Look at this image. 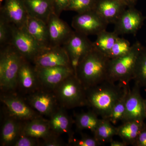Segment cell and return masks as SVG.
I'll use <instances>...</instances> for the list:
<instances>
[{
	"label": "cell",
	"instance_id": "2e32d148",
	"mask_svg": "<svg viewBox=\"0 0 146 146\" xmlns=\"http://www.w3.org/2000/svg\"><path fill=\"white\" fill-rule=\"evenodd\" d=\"M26 29L42 49L50 47L49 35L46 23L28 15Z\"/></svg>",
	"mask_w": 146,
	"mask_h": 146
},
{
	"label": "cell",
	"instance_id": "4fadbf2b",
	"mask_svg": "<svg viewBox=\"0 0 146 146\" xmlns=\"http://www.w3.org/2000/svg\"><path fill=\"white\" fill-rule=\"evenodd\" d=\"M141 88L138 84L134 83L132 89L129 90L126 101L124 120L122 123L131 121H144L146 119L144 99L141 96Z\"/></svg>",
	"mask_w": 146,
	"mask_h": 146
},
{
	"label": "cell",
	"instance_id": "277c9868",
	"mask_svg": "<svg viewBox=\"0 0 146 146\" xmlns=\"http://www.w3.org/2000/svg\"><path fill=\"white\" fill-rule=\"evenodd\" d=\"M1 47L0 85L6 91H11L18 85V73L25 58L11 44Z\"/></svg>",
	"mask_w": 146,
	"mask_h": 146
},
{
	"label": "cell",
	"instance_id": "9c48e42d",
	"mask_svg": "<svg viewBox=\"0 0 146 146\" xmlns=\"http://www.w3.org/2000/svg\"><path fill=\"white\" fill-rule=\"evenodd\" d=\"M146 19V17L134 7H128L115 23L114 31L118 35L131 34L135 36Z\"/></svg>",
	"mask_w": 146,
	"mask_h": 146
},
{
	"label": "cell",
	"instance_id": "ba28073f",
	"mask_svg": "<svg viewBox=\"0 0 146 146\" xmlns=\"http://www.w3.org/2000/svg\"><path fill=\"white\" fill-rule=\"evenodd\" d=\"M63 46L69 55L71 67L76 76L79 64L94 48L93 42L86 35L74 31L72 37Z\"/></svg>",
	"mask_w": 146,
	"mask_h": 146
},
{
	"label": "cell",
	"instance_id": "83f0119b",
	"mask_svg": "<svg viewBox=\"0 0 146 146\" xmlns=\"http://www.w3.org/2000/svg\"><path fill=\"white\" fill-rule=\"evenodd\" d=\"M93 110L76 115V125L80 129H88L94 133L101 119Z\"/></svg>",
	"mask_w": 146,
	"mask_h": 146
},
{
	"label": "cell",
	"instance_id": "603a6c76",
	"mask_svg": "<svg viewBox=\"0 0 146 146\" xmlns=\"http://www.w3.org/2000/svg\"><path fill=\"white\" fill-rule=\"evenodd\" d=\"M22 133L32 138L45 139L52 133L50 129L48 121L35 118L30 120L22 128Z\"/></svg>",
	"mask_w": 146,
	"mask_h": 146
},
{
	"label": "cell",
	"instance_id": "44dd1931",
	"mask_svg": "<svg viewBox=\"0 0 146 146\" xmlns=\"http://www.w3.org/2000/svg\"><path fill=\"white\" fill-rule=\"evenodd\" d=\"M29 60L24 58L23 60L18 78V84L21 89L26 91H34L39 82L35 69L33 68Z\"/></svg>",
	"mask_w": 146,
	"mask_h": 146
},
{
	"label": "cell",
	"instance_id": "6da1fadb",
	"mask_svg": "<svg viewBox=\"0 0 146 146\" xmlns=\"http://www.w3.org/2000/svg\"><path fill=\"white\" fill-rule=\"evenodd\" d=\"M126 84L106 80L86 89L87 106L102 119H107Z\"/></svg>",
	"mask_w": 146,
	"mask_h": 146
},
{
	"label": "cell",
	"instance_id": "9a60e30c",
	"mask_svg": "<svg viewBox=\"0 0 146 146\" xmlns=\"http://www.w3.org/2000/svg\"><path fill=\"white\" fill-rule=\"evenodd\" d=\"M29 101L32 108L42 115L51 116L57 110L55 95L47 91L35 92L29 97Z\"/></svg>",
	"mask_w": 146,
	"mask_h": 146
},
{
	"label": "cell",
	"instance_id": "e0dca14e",
	"mask_svg": "<svg viewBox=\"0 0 146 146\" xmlns=\"http://www.w3.org/2000/svg\"><path fill=\"white\" fill-rule=\"evenodd\" d=\"M1 101L7 108L11 115L16 119L30 121L36 118L33 109L18 97L4 96L1 98Z\"/></svg>",
	"mask_w": 146,
	"mask_h": 146
},
{
	"label": "cell",
	"instance_id": "8fae6325",
	"mask_svg": "<svg viewBox=\"0 0 146 146\" xmlns=\"http://www.w3.org/2000/svg\"><path fill=\"white\" fill-rule=\"evenodd\" d=\"M33 62L36 67H71L69 55L63 46L51 47L42 50Z\"/></svg>",
	"mask_w": 146,
	"mask_h": 146
},
{
	"label": "cell",
	"instance_id": "7bdbcfd3",
	"mask_svg": "<svg viewBox=\"0 0 146 146\" xmlns=\"http://www.w3.org/2000/svg\"></svg>",
	"mask_w": 146,
	"mask_h": 146
},
{
	"label": "cell",
	"instance_id": "4316f807",
	"mask_svg": "<svg viewBox=\"0 0 146 146\" xmlns=\"http://www.w3.org/2000/svg\"><path fill=\"white\" fill-rule=\"evenodd\" d=\"M129 89V84L125 85L122 94L113 106L110 114L106 119L109 120L113 124H116L119 121L123 122L124 120L126 101Z\"/></svg>",
	"mask_w": 146,
	"mask_h": 146
},
{
	"label": "cell",
	"instance_id": "f35d334b",
	"mask_svg": "<svg viewBox=\"0 0 146 146\" xmlns=\"http://www.w3.org/2000/svg\"><path fill=\"white\" fill-rule=\"evenodd\" d=\"M128 7H134L137 0H123Z\"/></svg>",
	"mask_w": 146,
	"mask_h": 146
},
{
	"label": "cell",
	"instance_id": "4dcf8cb0",
	"mask_svg": "<svg viewBox=\"0 0 146 146\" xmlns=\"http://www.w3.org/2000/svg\"><path fill=\"white\" fill-rule=\"evenodd\" d=\"M130 42L127 39L118 37L107 56L113 59L122 56L127 53L131 48Z\"/></svg>",
	"mask_w": 146,
	"mask_h": 146
},
{
	"label": "cell",
	"instance_id": "ffe728a7",
	"mask_svg": "<svg viewBox=\"0 0 146 146\" xmlns=\"http://www.w3.org/2000/svg\"><path fill=\"white\" fill-rule=\"evenodd\" d=\"M48 121L52 132L55 135L68 133L69 143L73 139L72 133V121L66 112L62 108L57 109L50 116Z\"/></svg>",
	"mask_w": 146,
	"mask_h": 146
},
{
	"label": "cell",
	"instance_id": "d6986e66",
	"mask_svg": "<svg viewBox=\"0 0 146 146\" xmlns=\"http://www.w3.org/2000/svg\"><path fill=\"white\" fill-rule=\"evenodd\" d=\"M29 16L47 23L51 14L54 13L53 0H22Z\"/></svg>",
	"mask_w": 146,
	"mask_h": 146
},
{
	"label": "cell",
	"instance_id": "30bf717a",
	"mask_svg": "<svg viewBox=\"0 0 146 146\" xmlns=\"http://www.w3.org/2000/svg\"><path fill=\"white\" fill-rule=\"evenodd\" d=\"M38 82L48 89H54L69 76L74 74L71 67H35Z\"/></svg>",
	"mask_w": 146,
	"mask_h": 146
},
{
	"label": "cell",
	"instance_id": "52a82bcc",
	"mask_svg": "<svg viewBox=\"0 0 146 146\" xmlns=\"http://www.w3.org/2000/svg\"><path fill=\"white\" fill-rule=\"evenodd\" d=\"M108 25L95 10L78 13L73 17L72 23L75 31L86 36L97 35L106 30Z\"/></svg>",
	"mask_w": 146,
	"mask_h": 146
},
{
	"label": "cell",
	"instance_id": "484cf974",
	"mask_svg": "<svg viewBox=\"0 0 146 146\" xmlns=\"http://www.w3.org/2000/svg\"><path fill=\"white\" fill-rule=\"evenodd\" d=\"M97 39L93 42L94 47L107 56L119 35L116 33L104 31L97 35Z\"/></svg>",
	"mask_w": 146,
	"mask_h": 146
},
{
	"label": "cell",
	"instance_id": "3957f363",
	"mask_svg": "<svg viewBox=\"0 0 146 146\" xmlns=\"http://www.w3.org/2000/svg\"><path fill=\"white\" fill-rule=\"evenodd\" d=\"M143 46L140 42L136 41L127 53L120 57L110 59L108 80L115 83L128 84L133 80L136 61Z\"/></svg>",
	"mask_w": 146,
	"mask_h": 146
},
{
	"label": "cell",
	"instance_id": "5b68a950",
	"mask_svg": "<svg viewBox=\"0 0 146 146\" xmlns=\"http://www.w3.org/2000/svg\"><path fill=\"white\" fill-rule=\"evenodd\" d=\"M54 90L58 101L65 108L87 106L86 89L74 74L67 78Z\"/></svg>",
	"mask_w": 146,
	"mask_h": 146
},
{
	"label": "cell",
	"instance_id": "e575fe53",
	"mask_svg": "<svg viewBox=\"0 0 146 146\" xmlns=\"http://www.w3.org/2000/svg\"><path fill=\"white\" fill-rule=\"evenodd\" d=\"M70 0H53L54 13L60 16L61 12L65 11Z\"/></svg>",
	"mask_w": 146,
	"mask_h": 146
},
{
	"label": "cell",
	"instance_id": "d6a6232c",
	"mask_svg": "<svg viewBox=\"0 0 146 146\" xmlns=\"http://www.w3.org/2000/svg\"><path fill=\"white\" fill-rule=\"evenodd\" d=\"M70 143L75 146H98L102 145L95 138L87 136H82L81 139H73Z\"/></svg>",
	"mask_w": 146,
	"mask_h": 146
},
{
	"label": "cell",
	"instance_id": "8992f818",
	"mask_svg": "<svg viewBox=\"0 0 146 146\" xmlns=\"http://www.w3.org/2000/svg\"><path fill=\"white\" fill-rule=\"evenodd\" d=\"M10 44L25 59L33 62L43 50L27 31L25 26L18 28L11 24Z\"/></svg>",
	"mask_w": 146,
	"mask_h": 146
},
{
	"label": "cell",
	"instance_id": "d590c367",
	"mask_svg": "<svg viewBox=\"0 0 146 146\" xmlns=\"http://www.w3.org/2000/svg\"><path fill=\"white\" fill-rule=\"evenodd\" d=\"M54 134L52 133L50 136L44 139L43 146H60L62 145L61 141L54 136Z\"/></svg>",
	"mask_w": 146,
	"mask_h": 146
},
{
	"label": "cell",
	"instance_id": "ac0fdd59",
	"mask_svg": "<svg viewBox=\"0 0 146 146\" xmlns=\"http://www.w3.org/2000/svg\"><path fill=\"white\" fill-rule=\"evenodd\" d=\"M126 7L116 0H98L95 10L108 23L115 24Z\"/></svg>",
	"mask_w": 146,
	"mask_h": 146
},
{
	"label": "cell",
	"instance_id": "ab89813d",
	"mask_svg": "<svg viewBox=\"0 0 146 146\" xmlns=\"http://www.w3.org/2000/svg\"><path fill=\"white\" fill-rule=\"evenodd\" d=\"M144 109H145V114L146 117V99L144 100Z\"/></svg>",
	"mask_w": 146,
	"mask_h": 146
},
{
	"label": "cell",
	"instance_id": "d4e9b609",
	"mask_svg": "<svg viewBox=\"0 0 146 146\" xmlns=\"http://www.w3.org/2000/svg\"><path fill=\"white\" fill-rule=\"evenodd\" d=\"M94 133L95 138L102 144L110 143L113 137L117 135V127L108 119L102 118Z\"/></svg>",
	"mask_w": 146,
	"mask_h": 146
},
{
	"label": "cell",
	"instance_id": "f1b7e54d",
	"mask_svg": "<svg viewBox=\"0 0 146 146\" xmlns=\"http://www.w3.org/2000/svg\"><path fill=\"white\" fill-rule=\"evenodd\" d=\"M133 80L141 88L146 89V47L144 46L136 61Z\"/></svg>",
	"mask_w": 146,
	"mask_h": 146
},
{
	"label": "cell",
	"instance_id": "5bb4252c",
	"mask_svg": "<svg viewBox=\"0 0 146 146\" xmlns=\"http://www.w3.org/2000/svg\"><path fill=\"white\" fill-rule=\"evenodd\" d=\"M1 16L9 23L18 28L25 26L28 14L22 0H5Z\"/></svg>",
	"mask_w": 146,
	"mask_h": 146
},
{
	"label": "cell",
	"instance_id": "60d3db41",
	"mask_svg": "<svg viewBox=\"0 0 146 146\" xmlns=\"http://www.w3.org/2000/svg\"><path fill=\"white\" fill-rule=\"evenodd\" d=\"M116 1H119L120 2L123 3L125 5V4L124 2L123 1V0H116Z\"/></svg>",
	"mask_w": 146,
	"mask_h": 146
},
{
	"label": "cell",
	"instance_id": "1f68e13d",
	"mask_svg": "<svg viewBox=\"0 0 146 146\" xmlns=\"http://www.w3.org/2000/svg\"><path fill=\"white\" fill-rule=\"evenodd\" d=\"M11 31L10 24L3 18H0V44L3 47L10 44Z\"/></svg>",
	"mask_w": 146,
	"mask_h": 146
},
{
	"label": "cell",
	"instance_id": "7c38bea8",
	"mask_svg": "<svg viewBox=\"0 0 146 146\" xmlns=\"http://www.w3.org/2000/svg\"><path fill=\"white\" fill-rule=\"evenodd\" d=\"M50 47L63 46L74 33L67 23L54 13L50 16L47 23Z\"/></svg>",
	"mask_w": 146,
	"mask_h": 146
},
{
	"label": "cell",
	"instance_id": "cb8c5ba5",
	"mask_svg": "<svg viewBox=\"0 0 146 146\" xmlns=\"http://www.w3.org/2000/svg\"><path fill=\"white\" fill-rule=\"evenodd\" d=\"M22 128L19 123L14 119H8L4 123L1 133V142L2 145H14L21 135Z\"/></svg>",
	"mask_w": 146,
	"mask_h": 146
},
{
	"label": "cell",
	"instance_id": "74e56055",
	"mask_svg": "<svg viewBox=\"0 0 146 146\" xmlns=\"http://www.w3.org/2000/svg\"><path fill=\"white\" fill-rule=\"evenodd\" d=\"M110 146H127V144L123 142V141H114L112 140L110 142Z\"/></svg>",
	"mask_w": 146,
	"mask_h": 146
},
{
	"label": "cell",
	"instance_id": "8d00e7d4",
	"mask_svg": "<svg viewBox=\"0 0 146 146\" xmlns=\"http://www.w3.org/2000/svg\"><path fill=\"white\" fill-rule=\"evenodd\" d=\"M133 146H146V125L139 133Z\"/></svg>",
	"mask_w": 146,
	"mask_h": 146
},
{
	"label": "cell",
	"instance_id": "7a4b0ae2",
	"mask_svg": "<svg viewBox=\"0 0 146 146\" xmlns=\"http://www.w3.org/2000/svg\"><path fill=\"white\" fill-rule=\"evenodd\" d=\"M110 59L94 48L80 61L76 76L85 89L108 80Z\"/></svg>",
	"mask_w": 146,
	"mask_h": 146
},
{
	"label": "cell",
	"instance_id": "b9f144b4",
	"mask_svg": "<svg viewBox=\"0 0 146 146\" xmlns=\"http://www.w3.org/2000/svg\"><path fill=\"white\" fill-rule=\"evenodd\" d=\"M5 0H0V3H1V5L2 3L3 2H4Z\"/></svg>",
	"mask_w": 146,
	"mask_h": 146
},
{
	"label": "cell",
	"instance_id": "7402d4cb",
	"mask_svg": "<svg viewBox=\"0 0 146 146\" xmlns=\"http://www.w3.org/2000/svg\"><path fill=\"white\" fill-rule=\"evenodd\" d=\"M144 121H128L117 127V135L127 145L133 146L139 133L146 126Z\"/></svg>",
	"mask_w": 146,
	"mask_h": 146
},
{
	"label": "cell",
	"instance_id": "f546056e",
	"mask_svg": "<svg viewBox=\"0 0 146 146\" xmlns=\"http://www.w3.org/2000/svg\"><path fill=\"white\" fill-rule=\"evenodd\" d=\"M98 0H70L65 11H72L78 13L94 10Z\"/></svg>",
	"mask_w": 146,
	"mask_h": 146
},
{
	"label": "cell",
	"instance_id": "836d02e7",
	"mask_svg": "<svg viewBox=\"0 0 146 146\" xmlns=\"http://www.w3.org/2000/svg\"><path fill=\"white\" fill-rule=\"evenodd\" d=\"M36 138H32L22 133L18 137L13 146H34L36 145Z\"/></svg>",
	"mask_w": 146,
	"mask_h": 146
}]
</instances>
